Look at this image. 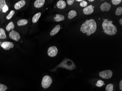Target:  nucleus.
<instances>
[{
    "label": "nucleus",
    "mask_w": 122,
    "mask_h": 91,
    "mask_svg": "<svg viewBox=\"0 0 122 91\" xmlns=\"http://www.w3.org/2000/svg\"><path fill=\"white\" fill-rule=\"evenodd\" d=\"M14 27H15V26H14L13 23L12 22H11L8 24V25L6 27V30L7 31H10L11 29L13 30Z\"/></svg>",
    "instance_id": "obj_19"
},
{
    "label": "nucleus",
    "mask_w": 122,
    "mask_h": 91,
    "mask_svg": "<svg viewBox=\"0 0 122 91\" xmlns=\"http://www.w3.org/2000/svg\"><path fill=\"white\" fill-rule=\"evenodd\" d=\"M7 4L5 0H0V10H2L3 8Z\"/></svg>",
    "instance_id": "obj_23"
},
{
    "label": "nucleus",
    "mask_w": 122,
    "mask_h": 91,
    "mask_svg": "<svg viewBox=\"0 0 122 91\" xmlns=\"http://www.w3.org/2000/svg\"><path fill=\"white\" fill-rule=\"evenodd\" d=\"M54 19L56 22L61 21H64L65 19V17L63 15H60L59 14H56L55 17H54Z\"/></svg>",
    "instance_id": "obj_14"
},
{
    "label": "nucleus",
    "mask_w": 122,
    "mask_h": 91,
    "mask_svg": "<svg viewBox=\"0 0 122 91\" xmlns=\"http://www.w3.org/2000/svg\"><path fill=\"white\" fill-rule=\"evenodd\" d=\"M113 85L110 84H107L106 87V90L107 91H113Z\"/></svg>",
    "instance_id": "obj_21"
},
{
    "label": "nucleus",
    "mask_w": 122,
    "mask_h": 91,
    "mask_svg": "<svg viewBox=\"0 0 122 91\" xmlns=\"http://www.w3.org/2000/svg\"><path fill=\"white\" fill-rule=\"evenodd\" d=\"M26 1L24 0H21L20 1L16 3L14 5V8L16 10H18L19 9H21L25 5Z\"/></svg>",
    "instance_id": "obj_10"
},
{
    "label": "nucleus",
    "mask_w": 122,
    "mask_h": 91,
    "mask_svg": "<svg viewBox=\"0 0 122 91\" xmlns=\"http://www.w3.org/2000/svg\"><path fill=\"white\" fill-rule=\"evenodd\" d=\"M88 1H89V2H93V1H94V0H89Z\"/></svg>",
    "instance_id": "obj_33"
},
{
    "label": "nucleus",
    "mask_w": 122,
    "mask_h": 91,
    "mask_svg": "<svg viewBox=\"0 0 122 91\" xmlns=\"http://www.w3.org/2000/svg\"><path fill=\"white\" fill-rule=\"evenodd\" d=\"M88 2L84 0H82L80 3V6L81 7H86L88 5Z\"/></svg>",
    "instance_id": "obj_27"
},
{
    "label": "nucleus",
    "mask_w": 122,
    "mask_h": 91,
    "mask_svg": "<svg viewBox=\"0 0 122 91\" xmlns=\"http://www.w3.org/2000/svg\"><path fill=\"white\" fill-rule=\"evenodd\" d=\"M60 28H61L60 25H57L53 29H52V30L51 31L50 34L51 36L55 35L60 30Z\"/></svg>",
    "instance_id": "obj_12"
},
{
    "label": "nucleus",
    "mask_w": 122,
    "mask_h": 91,
    "mask_svg": "<svg viewBox=\"0 0 122 91\" xmlns=\"http://www.w3.org/2000/svg\"><path fill=\"white\" fill-rule=\"evenodd\" d=\"M122 14V7H118L117 8L116 12H115V14L116 15H121Z\"/></svg>",
    "instance_id": "obj_22"
},
{
    "label": "nucleus",
    "mask_w": 122,
    "mask_h": 91,
    "mask_svg": "<svg viewBox=\"0 0 122 91\" xmlns=\"http://www.w3.org/2000/svg\"><path fill=\"white\" fill-rule=\"evenodd\" d=\"M113 21L105 19L103 22L102 27L105 34L110 35H114L117 33V29L112 24Z\"/></svg>",
    "instance_id": "obj_2"
},
{
    "label": "nucleus",
    "mask_w": 122,
    "mask_h": 91,
    "mask_svg": "<svg viewBox=\"0 0 122 91\" xmlns=\"http://www.w3.org/2000/svg\"><path fill=\"white\" fill-rule=\"evenodd\" d=\"M2 48L5 50H9L11 48H13L14 47L13 43L11 42H3L1 46Z\"/></svg>",
    "instance_id": "obj_7"
},
{
    "label": "nucleus",
    "mask_w": 122,
    "mask_h": 91,
    "mask_svg": "<svg viewBox=\"0 0 122 91\" xmlns=\"http://www.w3.org/2000/svg\"><path fill=\"white\" fill-rule=\"evenodd\" d=\"M45 0H36L34 3V6L36 8H40L43 6L45 2Z\"/></svg>",
    "instance_id": "obj_11"
},
{
    "label": "nucleus",
    "mask_w": 122,
    "mask_h": 91,
    "mask_svg": "<svg viewBox=\"0 0 122 91\" xmlns=\"http://www.w3.org/2000/svg\"><path fill=\"white\" fill-rule=\"evenodd\" d=\"M111 7V4L107 2H105L100 6V8L102 11H109Z\"/></svg>",
    "instance_id": "obj_9"
},
{
    "label": "nucleus",
    "mask_w": 122,
    "mask_h": 91,
    "mask_svg": "<svg viewBox=\"0 0 122 91\" xmlns=\"http://www.w3.org/2000/svg\"><path fill=\"white\" fill-rule=\"evenodd\" d=\"M120 88L121 90H122V80H121L120 83Z\"/></svg>",
    "instance_id": "obj_30"
},
{
    "label": "nucleus",
    "mask_w": 122,
    "mask_h": 91,
    "mask_svg": "<svg viewBox=\"0 0 122 91\" xmlns=\"http://www.w3.org/2000/svg\"><path fill=\"white\" fill-rule=\"evenodd\" d=\"M7 37L5 30L3 28H0V39H5Z\"/></svg>",
    "instance_id": "obj_18"
},
{
    "label": "nucleus",
    "mask_w": 122,
    "mask_h": 91,
    "mask_svg": "<svg viewBox=\"0 0 122 91\" xmlns=\"http://www.w3.org/2000/svg\"><path fill=\"white\" fill-rule=\"evenodd\" d=\"M99 75L101 78L103 79H109L112 77L113 72L111 70H106L100 72L99 73Z\"/></svg>",
    "instance_id": "obj_4"
},
{
    "label": "nucleus",
    "mask_w": 122,
    "mask_h": 91,
    "mask_svg": "<svg viewBox=\"0 0 122 91\" xmlns=\"http://www.w3.org/2000/svg\"><path fill=\"white\" fill-rule=\"evenodd\" d=\"M8 10V7L7 5L4 6V7L3 8L2 10L3 12H4V13H5V12H6Z\"/></svg>",
    "instance_id": "obj_28"
},
{
    "label": "nucleus",
    "mask_w": 122,
    "mask_h": 91,
    "mask_svg": "<svg viewBox=\"0 0 122 91\" xmlns=\"http://www.w3.org/2000/svg\"><path fill=\"white\" fill-rule=\"evenodd\" d=\"M27 23H28V21L26 19H22L19 20L18 21L17 24L19 26H21L26 25Z\"/></svg>",
    "instance_id": "obj_16"
},
{
    "label": "nucleus",
    "mask_w": 122,
    "mask_h": 91,
    "mask_svg": "<svg viewBox=\"0 0 122 91\" xmlns=\"http://www.w3.org/2000/svg\"><path fill=\"white\" fill-rule=\"evenodd\" d=\"M74 2V0H67V3L69 5H71L73 4Z\"/></svg>",
    "instance_id": "obj_29"
},
{
    "label": "nucleus",
    "mask_w": 122,
    "mask_h": 91,
    "mask_svg": "<svg viewBox=\"0 0 122 91\" xmlns=\"http://www.w3.org/2000/svg\"><path fill=\"white\" fill-rule=\"evenodd\" d=\"M97 83V84H96V85L98 87H101L105 84L104 81H102V80H98Z\"/></svg>",
    "instance_id": "obj_24"
},
{
    "label": "nucleus",
    "mask_w": 122,
    "mask_h": 91,
    "mask_svg": "<svg viewBox=\"0 0 122 91\" xmlns=\"http://www.w3.org/2000/svg\"><path fill=\"white\" fill-rule=\"evenodd\" d=\"M2 43L3 42H0V46L2 45Z\"/></svg>",
    "instance_id": "obj_34"
},
{
    "label": "nucleus",
    "mask_w": 122,
    "mask_h": 91,
    "mask_svg": "<svg viewBox=\"0 0 122 91\" xmlns=\"http://www.w3.org/2000/svg\"><path fill=\"white\" fill-rule=\"evenodd\" d=\"M94 11V8L92 5H90L85 7L83 10V12L85 15H90L92 14Z\"/></svg>",
    "instance_id": "obj_8"
},
{
    "label": "nucleus",
    "mask_w": 122,
    "mask_h": 91,
    "mask_svg": "<svg viewBox=\"0 0 122 91\" xmlns=\"http://www.w3.org/2000/svg\"><path fill=\"white\" fill-rule=\"evenodd\" d=\"M119 23H120L121 25H122V18H121L120 19V21H119Z\"/></svg>",
    "instance_id": "obj_31"
},
{
    "label": "nucleus",
    "mask_w": 122,
    "mask_h": 91,
    "mask_svg": "<svg viewBox=\"0 0 122 91\" xmlns=\"http://www.w3.org/2000/svg\"><path fill=\"white\" fill-rule=\"evenodd\" d=\"M15 12L14 10H12L10 11V12L9 13V14L6 17V19L8 20H10L13 17L14 14H15Z\"/></svg>",
    "instance_id": "obj_20"
},
{
    "label": "nucleus",
    "mask_w": 122,
    "mask_h": 91,
    "mask_svg": "<svg viewBox=\"0 0 122 91\" xmlns=\"http://www.w3.org/2000/svg\"><path fill=\"white\" fill-rule=\"evenodd\" d=\"M9 36L11 39L17 42L21 39V36L19 33L13 30H12L10 33Z\"/></svg>",
    "instance_id": "obj_5"
},
{
    "label": "nucleus",
    "mask_w": 122,
    "mask_h": 91,
    "mask_svg": "<svg viewBox=\"0 0 122 91\" xmlns=\"http://www.w3.org/2000/svg\"><path fill=\"white\" fill-rule=\"evenodd\" d=\"M52 83V78L48 76H46L43 77L41 84L42 86L44 89H47L49 87Z\"/></svg>",
    "instance_id": "obj_3"
},
{
    "label": "nucleus",
    "mask_w": 122,
    "mask_h": 91,
    "mask_svg": "<svg viewBox=\"0 0 122 91\" xmlns=\"http://www.w3.org/2000/svg\"><path fill=\"white\" fill-rule=\"evenodd\" d=\"M8 89L7 86L4 85L0 84V91H5Z\"/></svg>",
    "instance_id": "obj_25"
},
{
    "label": "nucleus",
    "mask_w": 122,
    "mask_h": 91,
    "mask_svg": "<svg viewBox=\"0 0 122 91\" xmlns=\"http://www.w3.org/2000/svg\"><path fill=\"white\" fill-rule=\"evenodd\" d=\"M56 6H57V7L59 9H64L66 7V3L63 0H60L57 2Z\"/></svg>",
    "instance_id": "obj_13"
},
{
    "label": "nucleus",
    "mask_w": 122,
    "mask_h": 91,
    "mask_svg": "<svg viewBox=\"0 0 122 91\" xmlns=\"http://www.w3.org/2000/svg\"><path fill=\"white\" fill-rule=\"evenodd\" d=\"M97 25L96 22L93 19L86 20L82 25L80 30L84 34L86 33L89 36L95 32L97 30Z\"/></svg>",
    "instance_id": "obj_1"
},
{
    "label": "nucleus",
    "mask_w": 122,
    "mask_h": 91,
    "mask_svg": "<svg viewBox=\"0 0 122 91\" xmlns=\"http://www.w3.org/2000/svg\"><path fill=\"white\" fill-rule=\"evenodd\" d=\"M58 53V49L56 46L50 47L48 50V55L50 57H55Z\"/></svg>",
    "instance_id": "obj_6"
},
{
    "label": "nucleus",
    "mask_w": 122,
    "mask_h": 91,
    "mask_svg": "<svg viewBox=\"0 0 122 91\" xmlns=\"http://www.w3.org/2000/svg\"><path fill=\"white\" fill-rule=\"evenodd\" d=\"M122 0H112L111 2L114 5H117L120 4Z\"/></svg>",
    "instance_id": "obj_26"
},
{
    "label": "nucleus",
    "mask_w": 122,
    "mask_h": 91,
    "mask_svg": "<svg viewBox=\"0 0 122 91\" xmlns=\"http://www.w3.org/2000/svg\"><path fill=\"white\" fill-rule=\"evenodd\" d=\"M82 1V0H76V1H77V2H80V1Z\"/></svg>",
    "instance_id": "obj_32"
},
{
    "label": "nucleus",
    "mask_w": 122,
    "mask_h": 91,
    "mask_svg": "<svg viewBox=\"0 0 122 91\" xmlns=\"http://www.w3.org/2000/svg\"><path fill=\"white\" fill-rule=\"evenodd\" d=\"M77 15V12L75 10H72L69 12L68 14V18L69 19H71Z\"/></svg>",
    "instance_id": "obj_17"
},
{
    "label": "nucleus",
    "mask_w": 122,
    "mask_h": 91,
    "mask_svg": "<svg viewBox=\"0 0 122 91\" xmlns=\"http://www.w3.org/2000/svg\"><path fill=\"white\" fill-rule=\"evenodd\" d=\"M41 13L40 12H38L35 15H34L32 19V21L33 23H36L39 20V18L41 16Z\"/></svg>",
    "instance_id": "obj_15"
}]
</instances>
